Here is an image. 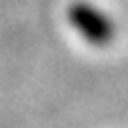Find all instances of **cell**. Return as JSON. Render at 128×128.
<instances>
[{
	"label": "cell",
	"mask_w": 128,
	"mask_h": 128,
	"mask_svg": "<svg viewBox=\"0 0 128 128\" xmlns=\"http://www.w3.org/2000/svg\"><path fill=\"white\" fill-rule=\"evenodd\" d=\"M68 20L72 27L92 45H108L115 38L112 20L88 2H72L68 9Z\"/></svg>",
	"instance_id": "6da1fadb"
}]
</instances>
